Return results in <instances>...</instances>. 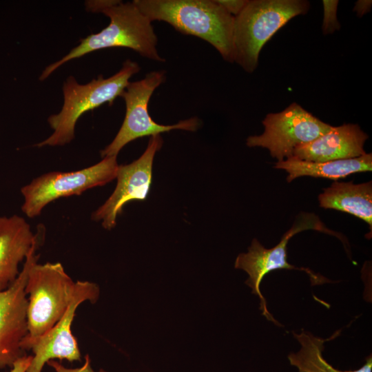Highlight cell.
Masks as SVG:
<instances>
[{
	"mask_svg": "<svg viewBox=\"0 0 372 372\" xmlns=\"http://www.w3.org/2000/svg\"><path fill=\"white\" fill-rule=\"evenodd\" d=\"M372 1L370 0H359L355 3L353 11L358 17H362L371 10Z\"/></svg>",
	"mask_w": 372,
	"mask_h": 372,
	"instance_id": "603a6c76",
	"label": "cell"
},
{
	"mask_svg": "<svg viewBox=\"0 0 372 372\" xmlns=\"http://www.w3.org/2000/svg\"><path fill=\"white\" fill-rule=\"evenodd\" d=\"M101 12L110 18V24L99 32L81 39L79 45L68 54L47 66L39 77L40 81H44L68 61L105 48H127L146 59L165 61L156 49L158 39L152 22L133 1H115Z\"/></svg>",
	"mask_w": 372,
	"mask_h": 372,
	"instance_id": "7a4b0ae2",
	"label": "cell"
},
{
	"mask_svg": "<svg viewBox=\"0 0 372 372\" xmlns=\"http://www.w3.org/2000/svg\"><path fill=\"white\" fill-rule=\"evenodd\" d=\"M151 21H161L176 30L210 43L229 63H234V17L216 0H134Z\"/></svg>",
	"mask_w": 372,
	"mask_h": 372,
	"instance_id": "6da1fadb",
	"label": "cell"
},
{
	"mask_svg": "<svg viewBox=\"0 0 372 372\" xmlns=\"http://www.w3.org/2000/svg\"><path fill=\"white\" fill-rule=\"evenodd\" d=\"M368 138L356 124L332 126L316 139L298 147L293 156L317 163L354 158L366 154L364 145Z\"/></svg>",
	"mask_w": 372,
	"mask_h": 372,
	"instance_id": "4fadbf2b",
	"label": "cell"
},
{
	"mask_svg": "<svg viewBox=\"0 0 372 372\" xmlns=\"http://www.w3.org/2000/svg\"><path fill=\"white\" fill-rule=\"evenodd\" d=\"M306 0H249L234 17V62L251 73L264 45L292 18L308 12Z\"/></svg>",
	"mask_w": 372,
	"mask_h": 372,
	"instance_id": "277c9868",
	"label": "cell"
},
{
	"mask_svg": "<svg viewBox=\"0 0 372 372\" xmlns=\"http://www.w3.org/2000/svg\"><path fill=\"white\" fill-rule=\"evenodd\" d=\"M274 167L284 169L288 173L287 182L305 176L325 178L336 181L354 173L371 172L372 154L366 153L354 158L320 163L305 161L292 156L286 160L278 161Z\"/></svg>",
	"mask_w": 372,
	"mask_h": 372,
	"instance_id": "9a60e30c",
	"label": "cell"
},
{
	"mask_svg": "<svg viewBox=\"0 0 372 372\" xmlns=\"http://www.w3.org/2000/svg\"><path fill=\"white\" fill-rule=\"evenodd\" d=\"M319 205L353 215L372 226L371 181L354 184L335 181L318 196Z\"/></svg>",
	"mask_w": 372,
	"mask_h": 372,
	"instance_id": "2e32d148",
	"label": "cell"
},
{
	"mask_svg": "<svg viewBox=\"0 0 372 372\" xmlns=\"http://www.w3.org/2000/svg\"><path fill=\"white\" fill-rule=\"evenodd\" d=\"M141 68L136 62L126 60L121 69L109 78L102 75L87 84H79L74 77L69 76L63 83V104L58 114L48 118L52 134L35 145L62 146L74 138L75 126L79 118L86 112L108 103L112 105L129 83L130 79Z\"/></svg>",
	"mask_w": 372,
	"mask_h": 372,
	"instance_id": "3957f363",
	"label": "cell"
},
{
	"mask_svg": "<svg viewBox=\"0 0 372 372\" xmlns=\"http://www.w3.org/2000/svg\"><path fill=\"white\" fill-rule=\"evenodd\" d=\"M34 260L28 270L25 292L28 335L23 340L37 338L50 330L64 316L76 291V282L60 262L39 264Z\"/></svg>",
	"mask_w": 372,
	"mask_h": 372,
	"instance_id": "5b68a950",
	"label": "cell"
},
{
	"mask_svg": "<svg viewBox=\"0 0 372 372\" xmlns=\"http://www.w3.org/2000/svg\"><path fill=\"white\" fill-rule=\"evenodd\" d=\"M226 11L236 17L245 7L249 0H216Z\"/></svg>",
	"mask_w": 372,
	"mask_h": 372,
	"instance_id": "ffe728a7",
	"label": "cell"
},
{
	"mask_svg": "<svg viewBox=\"0 0 372 372\" xmlns=\"http://www.w3.org/2000/svg\"><path fill=\"white\" fill-rule=\"evenodd\" d=\"M84 364L78 368H67L54 360H49L47 364L53 368L55 372H95L91 366V359L88 354L85 356ZM99 372H107L100 369Z\"/></svg>",
	"mask_w": 372,
	"mask_h": 372,
	"instance_id": "d6986e66",
	"label": "cell"
},
{
	"mask_svg": "<svg viewBox=\"0 0 372 372\" xmlns=\"http://www.w3.org/2000/svg\"><path fill=\"white\" fill-rule=\"evenodd\" d=\"M30 224L19 216H0V291L10 287L20 271L19 265L40 240Z\"/></svg>",
	"mask_w": 372,
	"mask_h": 372,
	"instance_id": "5bb4252c",
	"label": "cell"
},
{
	"mask_svg": "<svg viewBox=\"0 0 372 372\" xmlns=\"http://www.w3.org/2000/svg\"><path fill=\"white\" fill-rule=\"evenodd\" d=\"M160 134L150 137L143 154L130 164L119 165L117 183L110 196L91 215L94 221H101L105 229L116 225V218L125 205L132 200H143L148 195L152 183V165L156 153L163 145Z\"/></svg>",
	"mask_w": 372,
	"mask_h": 372,
	"instance_id": "8fae6325",
	"label": "cell"
},
{
	"mask_svg": "<svg viewBox=\"0 0 372 372\" xmlns=\"http://www.w3.org/2000/svg\"><path fill=\"white\" fill-rule=\"evenodd\" d=\"M262 123L263 133L249 136L247 145L267 148L278 161L292 157L298 147L313 141L332 127L296 103L282 112L269 113Z\"/></svg>",
	"mask_w": 372,
	"mask_h": 372,
	"instance_id": "ba28073f",
	"label": "cell"
},
{
	"mask_svg": "<svg viewBox=\"0 0 372 372\" xmlns=\"http://www.w3.org/2000/svg\"><path fill=\"white\" fill-rule=\"evenodd\" d=\"M38 241L35 243L13 284L0 291V369L11 368L21 357L25 355L21 343L28 335V298L25 292L29 268L39 258L36 254Z\"/></svg>",
	"mask_w": 372,
	"mask_h": 372,
	"instance_id": "7c38bea8",
	"label": "cell"
},
{
	"mask_svg": "<svg viewBox=\"0 0 372 372\" xmlns=\"http://www.w3.org/2000/svg\"><path fill=\"white\" fill-rule=\"evenodd\" d=\"M118 165L116 156H110L80 170L42 174L21 188L23 197L21 210L28 218L37 217L56 199L79 196L89 189L111 182L116 177Z\"/></svg>",
	"mask_w": 372,
	"mask_h": 372,
	"instance_id": "52a82bcc",
	"label": "cell"
},
{
	"mask_svg": "<svg viewBox=\"0 0 372 372\" xmlns=\"http://www.w3.org/2000/svg\"><path fill=\"white\" fill-rule=\"evenodd\" d=\"M164 70L152 71L141 80L129 82L121 96L125 103V116L113 141L101 151L102 158L117 156L127 143L139 138L155 136L174 130L196 132L200 125L197 117L180 121L174 125L156 123L148 111L149 99L154 90L165 82Z\"/></svg>",
	"mask_w": 372,
	"mask_h": 372,
	"instance_id": "8992f818",
	"label": "cell"
},
{
	"mask_svg": "<svg viewBox=\"0 0 372 372\" xmlns=\"http://www.w3.org/2000/svg\"><path fill=\"white\" fill-rule=\"evenodd\" d=\"M340 331H336L328 339L314 336L309 331L302 330L293 334L301 345L297 353H291L288 359L291 365L298 368L300 372H371V355L366 358L364 364L355 371H340L332 366L322 356L324 344L339 335Z\"/></svg>",
	"mask_w": 372,
	"mask_h": 372,
	"instance_id": "e0dca14e",
	"label": "cell"
},
{
	"mask_svg": "<svg viewBox=\"0 0 372 372\" xmlns=\"http://www.w3.org/2000/svg\"><path fill=\"white\" fill-rule=\"evenodd\" d=\"M313 229L320 231L324 229L317 219L311 218L309 215L302 222L295 223L275 247L267 249L254 238L248 248V251L240 254L236 259L235 268L242 269L249 275L245 283L251 289L252 293L259 297L260 309L262 310V315L276 325L280 326V324L268 311L266 300L260 289V283L268 273L277 269L300 270L305 271L309 276L313 286L331 282L308 268L296 267L287 261V246L289 239L301 231Z\"/></svg>",
	"mask_w": 372,
	"mask_h": 372,
	"instance_id": "9c48e42d",
	"label": "cell"
},
{
	"mask_svg": "<svg viewBox=\"0 0 372 372\" xmlns=\"http://www.w3.org/2000/svg\"><path fill=\"white\" fill-rule=\"evenodd\" d=\"M32 355L26 354L19 358L12 365L8 372H27L32 360Z\"/></svg>",
	"mask_w": 372,
	"mask_h": 372,
	"instance_id": "44dd1931",
	"label": "cell"
},
{
	"mask_svg": "<svg viewBox=\"0 0 372 372\" xmlns=\"http://www.w3.org/2000/svg\"><path fill=\"white\" fill-rule=\"evenodd\" d=\"M115 0H99L85 1L86 10L92 12H101L105 8L112 5Z\"/></svg>",
	"mask_w": 372,
	"mask_h": 372,
	"instance_id": "7402d4cb",
	"label": "cell"
},
{
	"mask_svg": "<svg viewBox=\"0 0 372 372\" xmlns=\"http://www.w3.org/2000/svg\"><path fill=\"white\" fill-rule=\"evenodd\" d=\"M323 5V21L322 30L324 34H332L340 28V23L337 18V10L338 1L324 0Z\"/></svg>",
	"mask_w": 372,
	"mask_h": 372,
	"instance_id": "ac0fdd59",
	"label": "cell"
},
{
	"mask_svg": "<svg viewBox=\"0 0 372 372\" xmlns=\"http://www.w3.org/2000/svg\"><path fill=\"white\" fill-rule=\"evenodd\" d=\"M99 296V287L90 281L76 282L74 297L62 318L43 335L32 339L23 340V351L32 350L34 355L27 372H41L49 360L59 359L69 362H81V354L71 326L77 307L85 301L95 303Z\"/></svg>",
	"mask_w": 372,
	"mask_h": 372,
	"instance_id": "30bf717a",
	"label": "cell"
}]
</instances>
